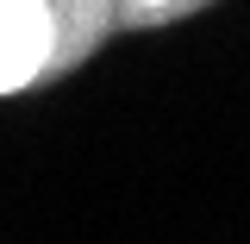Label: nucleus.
<instances>
[{
	"label": "nucleus",
	"mask_w": 250,
	"mask_h": 244,
	"mask_svg": "<svg viewBox=\"0 0 250 244\" xmlns=\"http://www.w3.org/2000/svg\"><path fill=\"white\" fill-rule=\"evenodd\" d=\"M50 57V0H0V94L25 88Z\"/></svg>",
	"instance_id": "f257e3e1"
},
{
	"label": "nucleus",
	"mask_w": 250,
	"mask_h": 244,
	"mask_svg": "<svg viewBox=\"0 0 250 244\" xmlns=\"http://www.w3.org/2000/svg\"><path fill=\"white\" fill-rule=\"evenodd\" d=\"M144 6H163V0H144Z\"/></svg>",
	"instance_id": "f03ea898"
}]
</instances>
